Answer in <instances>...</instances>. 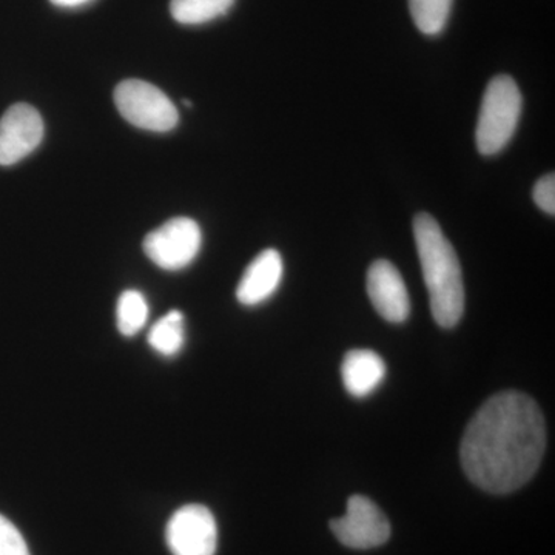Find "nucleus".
I'll return each instance as SVG.
<instances>
[{
  "instance_id": "f8f14e48",
  "label": "nucleus",
  "mask_w": 555,
  "mask_h": 555,
  "mask_svg": "<svg viewBox=\"0 0 555 555\" xmlns=\"http://www.w3.org/2000/svg\"><path fill=\"white\" fill-rule=\"evenodd\" d=\"M235 0H171L170 13L182 25H203L228 14Z\"/></svg>"
},
{
  "instance_id": "f3484780",
  "label": "nucleus",
  "mask_w": 555,
  "mask_h": 555,
  "mask_svg": "<svg viewBox=\"0 0 555 555\" xmlns=\"http://www.w3.org/2000/svg\"><path fill=\"white\" fill-rule=\"evenodd\" d=\"M532 198L537 206L542 208L545 214L554 217L555 215V177L554 173L546 175L540 179L532 190Z\"/></svg>"
},
{
  "instance_id": "dca6fc26",
  "label": "nucleus",
  "mask_w": 555,
  "mask_h": 555,
  "mask_svg": "<svg viewBox=\"0 0 555 555\" xmlns=\"http://www.w3.org/2000/svg\"><path fill=\"white\" fill-rule=\"evenodd\" d=\"M0 555H31L20 529L2 514H0Z\"/></svg>"
},
{
  "instance_id": "4468645a",
  "label": "nucleus",
  "mask_w": 555,
  "mask_h": 555,
  "mask_svg": "<svg viewBox=\"0 0 555 555\" xmlns=\"http://www.w3.org/2000/svg\"><path fill=\"white\" fill-rule=\"evenodd\" d=\"M452 0H409L412 20L423 35L437 36L447 27Z\"/></svg>"
},
{
  "instance_id": "a211bd4d",
  "label": "nucleus",
  "mask_w": 555,
  "mask_h": 555,
  "mask_svg": "<svg viewBox=\"0 0 555 555\" xmlns=\"http://www.w3.org/2000/svg\"><path fill=\"white\" fill-rule=\"evenodd\" d=\"M50 2L60 9H79V7L90 3L91 0H50Z\"/></svg>"
},
{
  "instance_id": "9b49d317",
  "label": "nucleus",
  "mask_w": 555,
  "mask_h": 555,
  "mask_svg": "<svg viewBox=\"0 0 555 555\" xmlns=\"http://www.w3.org/2000/svg\"><path fill=\"white\" fill-rule=\"evenodd\" d=\"M386 377V363L374 350L356 349L346 353L341 378L347 392L364 398L378 389Z\"/></svg>"
},
{
  "instance_id": "f257e3e1",
  "label": "nucleus",
  "mask_w": 555,
  "mask_h": 555,
  "mask_svg": "<svg viewBox=\"0 0 555 555\" xmlns=\"http://www.w3.org/2000/svg\"><path fill=\"white\" fill-rule=\"evenodd\" d=\"M546 449L540 408L516 390L496 393L470 420L460 447L467 478L489 494H509L535 476Z\"/></svg>"
},
{
  "instance_id": "39448f33",
  "label": "nucleus",
  "mask_w": 555,
  "mask_h": 555,
  "mask_svg": "<svg viewBox=\"0 0 555 555\" xmlns=\"http://www.w3.org/2000/svg\"><path fill=\"white\" fill-rule=\"evenodd\" d=\"M203 232L198 222L190 218H173L150 232L144 240V251L158 268L177 272L188 268L198 257Z\"/></svg>"
},
{
  "instance_id": "423d86ee",
  "label": "nucleus",
  "mask_w": 555,
  "mask_h": 555,
  "mask_svg": "<svg viewBox=\"0 0 555 555\" xmlns=\"http://www.w3.org/2000/svg\"><path fill=\"white\" fill-rule=\"evenodd\" d=\"M339 543L352 550H372L390 539V524L383 511L363 495L347 500L346 514L331 521Z\"/></svg>"
},
{
  "instance_id": "6e6552de",
  "label": "nucleus",
  "mask_w": 555,
  "mask_h": 555,
  "mask_svg": "<svg viewBox=\"0 0 555 555\" xmlns=\"http://www.w3.org/2000/svg\"><path fill=\"white\" fill-rule=\"evenodd\" d=\"M43 120L28 104L11 105L0 119V166H13L27 158L43 139Z\"/></svg>"
},
{
  "instance_id": "1a4fd4ad",
  "label": "nucleus",
  "mask_w": 555,
  "mask_h": 555,
  "mask_svg": "<svg viewBox=\"0 0 555 555\" xmlns=\"http://www.w3.org/2000/svg\"><path fill=\"white\" fill-rule=\"evenodd\" d=\"M367 294L372 306L389 323H404L411 315V298L392 262L378 259L369 268Z\"/></svg>"
},
{
  "instance_id": "9d476101",
  "label": "nucleus",
  "mask_w": 555,
  "mask_h": 555,
  "mask_svg": "<svg viewBox=\"0 0 555 555\" xmlns=\"http://www.w3.org/2000/svg\"><path fill=\"white\" fill-rule=\"evenodd\" d=\"M283 258L275 248L261 251L241 278L236 298L243 306H258L268 301L283 280Z\"/></svg>"
},
{
  "instance_id": "0eeeda50",
  "label": "nucleus",
  "mask_w": 555,
  "mask_h": 555,
  "mask_svg": "<svg viewBox=\"0 0 555 555\" xmlns=\"http://www.w3.org/2000/svg\"><path fill=\"white\" fill-rule=\"evenodd\" d=\"M166 540L173 555H215L218 547L217 520L206 506L179 507L167 524Z\"/></svg>"
},
{
  "instance_id": "2eb2a0df",
  "label": "nucleus",
  "mask_w": 555,
  "mask_h": 555,
  "mask_svg": "<svg viewBox=\"0 0 555 555\" xmlns=\"http://www.w3.org/2000/svg\"><path fill=\"white\" fill-rule=\"evenodd\" d=\"M116 320L124 337L137 335L149 320V305L144 295L138 291L124 292L118 299Z\"/></svg>"
},
{
  "instance_id": "ddd939ff",
  "label": "nucleus",
  "mask_w": 555,
  "mask_h": 555,
  "mask_svg": "<svg viewBox=\"0 0 555 555\" xmlns=\"http://www.w3.org/2000/svg\"><path fill=\"white\" fill-rule=\"evenodd\" d=\"M149 343L160 356H177L185 343L184 315L179 310H170L166 317L156 321L150 331Z\"/></svg>"
},
{
  "instance_id": "f03ea898",
  "label": "nucleus",
  "mask_w": 555,
  "mask_h": 555,
  "mask_svg": "<svg viewBox=\"0 0 555 555\" xmlns=\"http://www.w3.org/2000/svg\"><path fill=\"white\" fill-rule=\"evenodd\" d=\"M414 238L434 320L438 326L454 327L465 312L462 266L454 247L429 214L416 215Z\"/></svg>"
},
{
  "instance_id": "7ed1b4c3",
  "label": "nucleus",
  "mask_w": 555,
  "mask_h": 555,
  "mask_svg": "<svg viewBox=\"0 0 555 555\" xmlns=\"http://www.w3.org/2000/svg\"><path fill=\"white\" fill-rule=\"evenodd\" d=\"M524 98L516 80L500 75L489 82L478 115L476 141L481 155L492 156L502 152L516 133Z\"/></svg>"
},
{
  "instance_id": "20e7f679",
  "label": "nucleus",
  "mask_w": 555,
  "mask_h": 555,
  "mask_svg": "<svg viewBox=\"0 0 555 555\" xmlns=\"http://www.w3.org/2000/svg\"><path fill=\"white\" fill-rule=\"evenodd\" d=\"M115 104L122 118L138 129L166 133L178 126L179 115L173 102L145 80L120 82L115 90Z\"/></svg>"
}]
</instances>
